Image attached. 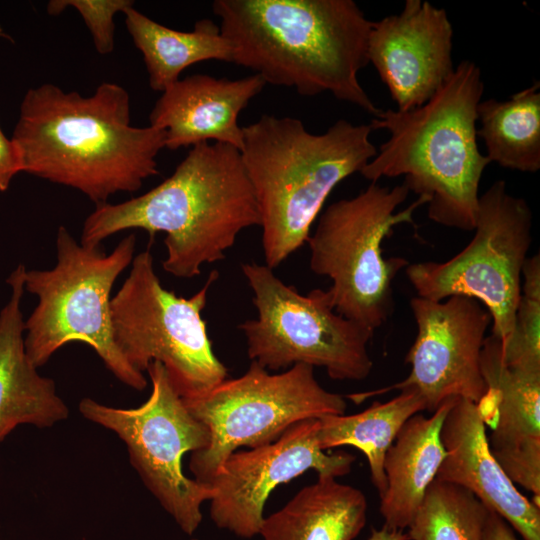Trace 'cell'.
<instances>
[{"mask_svg":"<svg viewBox=\"0 0 540 540\" xmlns=\"http://www.w3.org/2000/svg\"><path fill=\"white\" fill-rule=\"evenodd\" d=\"M130 121L129 94L116 83H102L87 97L45 83L26 92L11 139L22 172L77 189L100 205L159 173L165 131Z\"/></svg>","mask_w":540,"mask_h":540,"instance_id":"cell-1","label":"cell"},{"mask_svg":"<svg viewBox=\"0 0 540 540\" xmlns=\"http://www.w3.org/2000/svg\"><path fill=\"white\" fill-rule=\"evenodd\" d=\"M233 63L303 96L328 92L377 116L358 80L373 21L353 0H215Z\"/></svg>","mask_w":540,"mask_h":540,"instance_id":"cell-2","label":"cell"},{"mask_svg":"<svg viewBox=\"0 0 540 540\" xmlns=\"http://www.w3.org/2000/svg\"><path fill=\"white\" fill-rule=\"evenodd\" d=\"M260 225L257 202L240 151L204 142L191 147L173 174L146 193L121 203H103L85 219L81 244L99 246L115 233L164 232L163 269L193 278L201 266L225 258L238 234Z\"/></svg>","mask_w":540,"mask_h":540,"instance_id":"cell-3","label":"cell"},{"mask_svg":"<svg viewBox=\"0 0 540 540\" xmlns=\"http://www.w3.org/2000/svg\"><path fill=\"white\" fill-rule=\"evenodd\" d=\"M484 92L480 68L461 61L423 105L381 110L370 126L389 138L359 172L376 183L404 176L403 185L426 200L433 222L463 231L475 228L479 185L490 164L477 143V107Z\"/></svg>","mask_w":540,"mask_h":540,"instance_id":"cell-4","label":"cell"},{"mask_svg":"<svg viewBox=\"0 0 540 540\" xmlns=\"http://www.w3.org/2000/svg\"><path fill=\"white\" fill-rule=\"evenodd\" d=\"M243 130L240 150L260 215L265 265L303 246L332 190L377 154L370 124L340 119L324 133L297 118L263 114Z\"/></svg>","mask_w":540,"mask_h":540,"instance_id":"cell-5","label":"cell"},{"mask_svg":"<svg viewBox=\"0 0 540 540\" xmlns=\"http://www.w3.org/2000/svg\"><path fill=\"white\" fill-rule=\"evenodd\" d=\"M56 248L57 263L52 269L26 270L24 288L38 297L25 321L28 358L39 368L65 344L85 343L117 379L142 391L147 380L116 346L110 315V294L118 276L132 263L135 234L123 238L106 254L101 245L79 244L60 226Z\"/></svg>","mask_w":540,"mask_h":540,"instance_id":"cell-6","label":"cell"},{"mask_svg":"<svg viewBox=\"0 0 540 540\" xmlns=\"http://www.w3.org/2000/svg\"><path fill=\"white\" fill-rule=\"evenodd\" d=\"M409 190L371 182L358 195L330 204L307 239L310 268L332 281L334 310L373 331L394 309L393 280L409 265L402 257L385 258L382 243L394 227L413 224V213L426 200L418 197L403 210Z\"/></svg>","mask_w":540,"mask_h":540,"instance_id":"cell-7","label":"cell"},{"mask_svg":"<svg viewBox=\"0 0 540 540\" xmlns=\"http://www.w3.org/2000/svg\"><path fill=\"white\" fill-rule=\"evenodd\" d=\"M219 273L211 271L203 287L189 298L165 289L149 249L134 256L130 272L110 301L113 338L137 371L160 362L182 399L197 397L228 375L214 354L202 310Z\"/></svg>","mask_w":540,"mask_h":540,"instance_id":"cell-8","label":"cell"},{"mask_svg":"<svg viewBox=\"0 0 540 540\" xmlns=\"http://www.w3.org/2000/svg\"><path fill=\"white\" fill-rule=\"evenodd\" d=\"M241 269L257 309L256 319L238 325L252 361L272 371L299 363L321 367L334 380L369 376L374 331L338 314L328 290L303 295L266 265L243 263Z\"/></svg>","mask_w":540,"mask_h":540,"instance_id":"cell-9","label":"cell"},{"mask_svg":"<svg viewBox=\"0 0 540 540\" xmlns=\"http://www.w3.org/2000/svg\"><path fill=\"white\" fill-rule=\"evenodd\" d=\"M182 401L210 432L208 446L192 452L189 462L194 479L208 485L238 448L269 444L294 423L342 415L347 408L342 395L319 384L314 367L299 363L271 374L256 361L242 376Z\"/></svg>","mask_w":540,"mask_h":540,"instance_id":"cell-10","label":"cell"},{"mask_svg":"<svg viewBox=\"0 0 540 540\" xmlns=\"http://www.w3.org/2000/svg\"><path fill=\"white\" fill-rule=\"evenodd\" d=\"M475 234L445 262L405 268L418 297L441 301L461 295L478 300L492 318V335L504 342L513 329L521 296L522 269L531 245L532 211L511 195L504 180L479 196Z\"/></svg>","mask_w":540,"mask_h":540,"instance_id":"cell-11","label":"cell"},{"mask_svg":"<svg viewBox=\"0 0 540 540\" xmlns=\"http://www.w3.org/2000/svg\"><path fill=\"white\" fill-rule=\"evenodd\" d=\"M146 371L152 390L139 407L123 409L83 398L79 411L86 419L114 432L127 446L131 465L147 489L186 534L202 521L201 506L215 490L183 473L187 452L206 448L208 428L184 405L166 369L152 361Z\"/></svg>","mask_w":540,"mask_h":540,"instance_id":"cell-12","label":"cell"},{"mask_svg":"<svg viewBox=\"0 0 540 540\" xmlns=\"http://www.w3.org/2000/svg\"><path fill=\"white\" fill-rule=\"evenodd\" d=\"M410 307L417 325L405 358L411 365L410 374L394 385L350 398L359 403L371 395L412 388L429 412L455 398L478 404L486 393L480 354L492 324L488 310L478 300L461 295L441 301L417 296Z\"/></svg>","mask_w":540,"mask_h":540,"instance_id":"cell-13","label":"cell"},{"mask_svg":"<svg viewBox=\"0 0 540 540\" xmlns=\"http://www.w3.org/2000/svg\"><path fill=\"white\" fill-rule=\"evenodd\" d=\"M319 428V419L302 420L269 444L229 455L209 482L215 490L210 500L213 523L238 537L252 538L260 532L266 500L276 486L310 469L318 476L348 474L355 457L325 453L318 443Z\"/></svg>","mask_w":540,"mask_h":540,"instance_id":"cell-14","label":"cell"},{"mask_svg":"<svg viewBox=\"0 0 540 540\" xmlns=\"http://www.w3.org/2000/svg\"><path fill=\"white\" fill-rule=\"evenodd\" d=\"M453 27L443 8L406 0L402 11L373 21L368 60L397 110L426 103L451 76Z\"/></svg>","mask_w":540,"mask_h":540,"instance_id":"cell-15","label":"cell"},{"mask_svg":"<svg viewBox=\"0 0 540 540\" xmlns=\"http://www.w3.org/2000/svg\"><path fill=\"white\" fill-rule=\"evenodd\" d=\"M480 369L486 393L477 404L491 429L489 449L513 483L540 497V368L504 362L500 340L485 338ZM539 506V505H537ZM540 507V506H539Z\"/></svg>","mask_w":540,"mask_h":540,"instance_id":"cell-16","label":"cell"},{"mask_svg":"<svg viewBox=\"0 0 540 540\" xmlns=\"http://www.w3.org/2000/svg\"><path fill=\"white\" fill-rule=\"evenodd\" d=\"M440 437L445 458L435 479L470 491L524 540H540V507L517 490L491 454L477 404L453 399Z\"/></svg>","mask_w":540,"mask_h":540,"instance_id":"cell-17","label":"cell"},{"mask_svg":"<svg viewBox=\"0 0 540 540\" xmlns=\"http://www.w3.org/2000/svg\"><path fill=\"white\" fill-rule=\"evenodd\" d=\"M265 85L257 74L236 80L190 75L162 92L149 122L165 131V148L170 150L214 140L240 151L239 114Z\"/></svg>","mask_w":540,"mask_h":540,"instance_id":"cell-18","label":"cell"},{"mask_svg":"<svg viewBox=\"0 0 540 540\" xmlns=\"http://www.w3.org/2000/svg\"><path fill=\"white\" fill-rule=\"evenodd\" d=\"M26 268L7 278L10 298L0 312V443L19 425L51 427L69 416L52 379L41 376L26 354L21 301Z\"/></svg>","mask_w":540,"mask_h":540,"instance_id":"cell-19","label":"cell"},{"mask_svg":"<svg viewBox=\"0 0 540 540\" xmlns=\"http://www.w3.org/2000/svg\"><path fill=\"white\" fill-rule=\"evenodd\" d=\"M453 399L431 416L415 414L400 429L386 452L383 469L386 489L380 496L384 526L404 531L415 516L426 490L445 458L440 432Z\"/></svg>","mask_w":540,"mask_h":540,"instance_id":"cell-20","label":"cell"},{"mask_svg":"<svg viewBox=\"0 0 540 540\" xmlns=\"http://www.w3.org/2000/svg\"><path fill=\"white\" fill-rule=\"evenodd\" d=\"M364 493L334 477L302 488L280 510L264 517L263 540H354L367 521Z\"/></svg>","mask_w":540,"mask_h":540,"instance_id":"cell-21","label":"cell"},{"mask_svg":"<svg viewBox=\"0 0 540 540\" xmlns=\"http://www.w3.org/2000/svg\"><path fill=\"white\" fill-rule=\"evenodd\" d=\"M125 25L134 45L142 53L154 91L164 92L180 79L189 66L208 60L233 63V48L211 19H201L192 31L171 29L130 7Z\"/></svg>","mask_w":540,"mask_h":540,"instance_id":"cell-22","label":"cell"},{"mask_svg":"<svg viewBox=\"0 0 540 540\" xmlns=\"http://www.w3.org/2000/svg\"><path fill=\"white\" fill-rule=\"evenodd\" d=\"M423 410L426 406L422 396L412 388H404L389 401H375L360 413L320 418L318 443L323 451L340 446L360 450L367 458L371 481L381 496L387 486L383 469L386 452L405 422Z\"/></svg>","mask_w":540,"mask_h":540,"instance_id":"cell-23","label":"cell"},{"mask_svg":"<svg viewBox=\"0 0 540 540\" xmlns=\"http://www.w3.org/2000/svg\"><path fill=\"white\" fill-rule=\"evenodd\" d=\"M477 121V136L484 141L490 163L527 173L540 169L539 82L503 101H481Z\"/></svg>","mask_w":540,"mask_h":540,"instance_id":"cell-24","label":"cell"},{"mask_svg":"<svg viewBox=\"0 0 540 540\" xmlns=\"http://www.w3.org/2000/svg\"><path fill=\"white\" fill-rule=\"evenodd\" d=\"M488 508L470 491L434 479L408 526L410 540H483Z\"/></svg>","mask_w":540,"mask_h":540,"instance_id":"cell-25","label":"cell"},{"mask_svg":"<svg viewBox=\"0 0 540 540\" xmlns=\"http://www.w3.org/2000/svg\"><path fill=\"white\" fill-rule=\"evenodd\" d=\"M521 296L510 336L500 341L505 363L540 368V255L527 258L523 269Z\"/></svg>","mask_w":540,"mask_h":540,"instance_id":"cell-26","label":"cell"},{"mask_svg":"<svg viewBox=\"0 0 540 540\" xmlns=\"http://www.w3.org/2000/svg\"><path fill=\"white\" fill-rule=\"evenodd\" d=\"M133 6L131 0H53L48 3L47 11L57 15L67 7L75 8L90 31L96 50L105 55L114 48V16Z\"/></svg>","mask_w":540,"mask_h":540,"instance_id":"cell-27","label":"cell"},{"mask_svg":"<svg viewBox=\"0 0 540 540\" xmlns=\"http://www.w3.org/2000/svg\"><path fill=\"white\" fill-rule=\"evenodd\" d=\"M2 29L0 27V35ZM22 172L21 158L12 139H8L0 128V191L8 189L13 177Z\"/></svg>","mask_w":540,"mask_h":540,"instance_id":"cell-28","label":"cell"},{"mask_svg":"<svg viewBox=\"0 0 540 540\" xmlns=\"http://www.w3.org/2000/svg\"><path fill=\"white\" fill-rule=\"evenodd\" d=\"M483 540H519L514 529L498 513L488 508Z\"/></svg>","mask_w":540,"mask_h":540,"instance_id":"cell-29","label":"cell"},{"mask_svg":"<svg viewBox=\"0 0 540 540\" xmlns=\"http://www.w3.org/2000/svg\"><path fill=\"white\" fill-rule=\"evenodd\" d=\"M368 540H410L404 531L390 530L386 526L381 529L373 528Z\"/></svg>","mask_w":540,"mask_h":540,"instance_id":"cell-30","label":"cell"},{"mask_svg":"<svg viewBox=\"0 0 540 540\" xmlns=\"http://www.w3.org/2000/svg\"><path fill=\"white\" fill-rule=\"evenodd\" d=\"M193 540H196V539H193Z\"/></svg>","mask_w":540,"mask_h":540,"instance_id":"cell-31","label":"cell"}]
</instances>
